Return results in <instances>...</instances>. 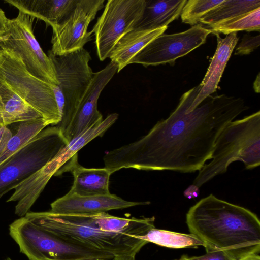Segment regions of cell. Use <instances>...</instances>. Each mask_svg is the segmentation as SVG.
Segmentation results:
<instances>
[{
  "instance_id": "6da1fadb",
  "label": "cell",
  "mask_w": 260,
  "mask_h": 260,
  "mask_svg": "<svg viewBox=\"0 0 260 260\" xmlns=\"http://www.w3.org/2000/svg\"><path fill=\"white\" fill-rule=\"evenodd\" d=\"M200 84L185 92L166 119L132 143L108 151L105 168L111 174L122 168L191 173L211 159L223 128L248 109L240 98L224 94L207 97L193 110L188 108Z\"/></svg>"
},
{
  "instance_id": "7a4b0ae2",
  "label": "cell",
  "mask_w": 260,
  "mask_h": 260,
  "mask_svg": "<svg viewBox=\"0 0 260 260\" xmlns=\"http://www.w3.org/2000/svg\"><path fill=\"white\" fill-rule=\"evenodd\" d=\"M35 224L67 242L114 257L136 256L148 242L138 238L155 228V217L122 218L106 212L96 214H58L51 211L24 216Z\"/></svg>"
},
{
  "instance_id": "3957f363",
  "label": "cell",
  "mask_w": 260,
  "mask_h": 260,
  "mask_svg": "<svg viewBox=\"0 0 260 260\" xmlns=\"http://www.w3.org/2000/svg\"><path fill=\"white\" fill-rule=\"evenodd\" d=\"M186 219L207 252L223 251L235 260L259 253L260 221L247 208L210 194L189 208Z\"/></svg>"
},
{
  "instance_id": "277c9868",
  "label": "cell",
  "mask_w": 260,
  "mask_h": 260,
  "mask_svg": "<svg viewBox=\"0 0 260 260\" xmlns=\"http://www.w3.org/2000/svg\"><path fill=\"white\" fill-rule=\"evenodd\" d=\"M211 161L199 171L193 184L199 187L225 173L229 165L242 161L246 169L260 165V112L230 122L218 136Z\"/></svg>"
},
{
  "instance_id": "5b68a950",
  "label": "cell",
  "mask_w": 260,
  "mask_h": 260,
  "mask_svg": "<svg viewBox=\"0 0 260 260\" xmlns=\"http://www.w3.org/2000/svg\"><path fill=\"white\" fill-rule=\"evenodd\" d=\"M9 234L19 246L20 252L29 260H111L114 258L111 254L67 242L25 216L10 225Z\"/></svg>"
},
{
  "instance_id": "8992f818",
  "label": "cell",
  "mask_w": 260,
  "mask_h": 260,
  "mask_svg": "<svg viewBox=\"0 0 260 260\" xmlns=\"http://www.w3.org/2000/svg\"><path fill=\"white\" fill-rule=\"evenodd\" d=\"M0 76L9 87L37 112L47 125H56L61 117L51 84L27 70L21 57L0 42Z\"/></svg>"
},
{
  "instance_id": "52a82bcc",
  "label": "cell",
  "mask_w": 260,
  "mask_h": 260,
  "mask_svg": "<svg viewBox=\"0 0 260 260\" xmlns=\"http://www.w3.org/2000/svg\"><path fill=\"white\" fill-rule=\"evenodd\" d=\"M68 143L55 125L40 131L0 165V199L45 166Z\"/></svg>"
},
{
  "instance_id": "ba28073f",
  "label": "cell",
  "mask_w": 260,
  "mask_h": 260,
  "mask_svg": "<svg viewBox=\"0 0 260 260\" xmlns=\"http://www.w3.org/2000/svg\"><path fill=\"white\" fill-rule=\"evenodd\" d=\"M48 56L53 64L58 83L57 86L64 97V105L61 119L55 125L64 136L94 75L89 65L91 57L84 48L58 56L49 50Z\"/></svg>"
},
{
  "instance_id": "9c48e42d",
  "label": "cell",
  "mask_w": 260,
  "mask_h": 260,
  "mask_svg": "<svg viewBox=\"0 0 260 260\" xmlns=\"http://www.w3.org/2000/svg\"><path fill=\"white\" fill-rule=\"evenodd\" d=\"M145 0H109L91 32L101 61L109 57L119 40L134 29L142 16Z\"/></svg>"
},
{
  "instance_id": "30bf717a",
  "label": "cell",
  "mask_w": 260,
  "mask_h": 260,
  "mask_svg": "<svg viewBox=\"0 0 260 260\" xmlns=\"http://www.w3.org/2000/svg\"><path fill=\"white\" fill-rule=\"evenodd\" d=\"M35 18L21 11L16 17L9 19V37L2 42L22 58L27 70L32 75L53 85H58L52 62L43 51L33 31Z\"/></svg>"
},
{
  "instance_id": "8fae6325",
  "label": "cell",
  "mask_w": 260,
  "mask_h": 260,
  "mask_svg": "<svg viewBox=\"0 0 260 260\" xmlns=\"http://www.w3.org/2000/svg\"><path fill=\"white\" fill-rule=\"evenodd\" d=\"M210 29L198 24L183 32L162 34L142 49L130 61L144 67L169 63L205 43Z\"/></svg>"
},
{
  "instance_id": "7c38bea8",
  "label": "cell",
  "mask_w": 260,
  "mask_h": 260,
  "mask_svg": "<svg viewBox=\"0 0 260 260\" xmlns=\"http://www.w3.org/2000/svg\"><path fill=\"white\" fill-rule=\"evenodd\" d=\"M105 0H78L70 16L52 27L51 52L62 55L80 50L91 39L88 25L98 12L104 7Z\"/></svg>"
},
{
  "instance_id": "4fadbf2b",
  "label": "cell",
  "mask_w": 260,
  "mask_h": 260,
  "mask_svg": "<svg viewBox=\"0 0 260 260\" xmlns=\"http://www.w3.org/2000/svg\"><path fill=\"white\" fill-rule=\"evenodd\" d=\"M117 71V64L110 61L103 69L94 73L64 135L68 143L103 120L97 108L98 101L102 91Z\"/></svg>"
},
{
  "instance_id": "5bb4252c",
  "label": "cell",
  "mask_w": 260,
  "mask_h": 260,
  "mask_svg": "<svg viewBox=\"0 0 260 260\" xmlns=\"http://www.w3.org/2000/svg\"><path fill=\"white\" fill-rule=\"evenodd\" d=\"M150 204L149 201H127L111 193L81 196L68 192L51 204L50 211L58 214L89 215Z\"/></svg>"
},
{
  "instance_id": "9a60e30c",
  "label": "cell",
  "mask_w": 260,
  "mask_h": 260,
  "mask_svg": "<svg viewBox=\"0 0 260 260\" xmlns=\"http://www.w3.org/2000/svg\"><path fill=\"white\" fill-rule=\"evenodd\" d=\"M217 46L206 75L200 84L201 88L188 109L193 110L207 97L216 91L218 83L234 49L238 41L237 32L226 35L222 39L216 34Z\"/></svg>"
},
{
  "instance_id": "2e32d148",
  "label": "cell",
  "mask_w": 260,
  "mask_h": 260,
  "mask_svg": "<svg viewBox=\"0 0 260 260\" xmlns=\"http://www.w3.org/2000/svg\"><path fill=\"white\" fill-rule=\"evenodd\" d=\"M5 3L43 21L52 28L63 22L71 14L78 0H5Z\"/></svg>"
},
{
  "instance_id": "e0dca14e",
  "label": "cell",
  "mask_w": 260,
  "mask_h": 260,
  "mask_svg": "<svg viewBox=\"0 0 260 260\" xmlns=\"http://www.w3.org/2000/svg\"><path fill=\"white\" fill-rule=\"evenodd\" d=\"M69 171L74 177L73 185L69 193L81 196L110 194L109 184L112 174L106 168H84L79 164L76 155L69 165L67 172Z\"/></svg>"
},
{
  "instance_id": "ac0fdd59",
  "label": "cell",
  "mask_w": 260,
  "mask_h": 260,
  "mask_svg": "<svg viewBox=\"0 0 260 260\" xmlns=\"http://www.w3.org/2000/svg\"><path fill=\"white\" fill-rule=\"evenodd\" d=\"M145 7L134 29L149 30L168 26L181 15L186 0H145Z\"/></svg>"
},
{
  "instance_id": "d6986e66",
  "label": "cell",
  "mask_w": 260,
  "mask_h": 260,
  "mask_svg": "<svg viewBox=\"0 0 260 260\" xmlns=\"http://www.w3.org/2000/svg\"><path fill=\"white\" fill-rule=\"evenodd\" d=\"M168 28L165 26L160 28L143 30L133 29L123 36L118 42L111 53V61L118 66L119 72L147 44L158 36L162 35Z\"/></svg>"
},
{
  "instance_id": "ffe728a7",
  "label": "cell",
  "mask_w": 260,
  "mask_h": 260,
  "mask_svg": "<svg viewBox=\"0 0 260 260\" xmlns=\"http://www.w3.org/2000/svg\"><path fill=\"white\" fill-rule=\"evenodd\" d=\"M13 135L7 126L3 127L0 136V165L21 149L48 125L43 118L17 123Z\"/></svg>"
},
{
  "instance_id": "44dd1931",
  "label": "cell",
  "mask_w": 260,
  "mask_h": 260,
  "mask_svg": "<svg viewBox=\"0 0 260 260\" xmlns=\"http://www.w3.org/2000/svg\"><path fill=\"white\" fill-rule=\"evenodd\" d=\"M0 99L3 106L1 120L4 126L42 118L9 87L1 76Z\"/></svg>"
},
{
  "instance_id": "7402d4cb",
  "label": "cell",
  "mask_w": 260,
  "mask_h": 260,
  "mask_svg": "<svg viewBox=\"0 0 260 260\" xmlns=\"http://www.w3.org/2000/svg\"><path fill=\"white\" fill-rule=\"evenodd\" d=\"M260 7L259 0H223L204 15L200 23L210 27L217 26Z\"/></svg>"
},
{
  "instance_id": "603a6c76",
  "label": "cell",
  "mask_w": 260,
  "mask_h": 260,
  "mask_svg": "<svg viewBox=\"0 0 260 260\" xmlns=\"http://www.w3.org/2000/svg\"><path fill=\"white\" fill-rule=\"evenodd\" d=\"M138 238L148 243L171 248L204 247L203 242L191 233H180L155 228L151 229L145 235Z\"/></svg>"
},
{
  "instance_id": "cb8c5ba5",
  "label": "cell",
  "mask_w": 260,
  "mask_h": 260,
  "mask_svg": "<svg viewBox=\"0 0 260 260\" xmlns=\"http://www.w3.org/2000/svg\"><path fill=\"white\" fill-rule=\"evenodd\" d=\"M210 29L211 33L215 35H228L241 30L259 31L260 7Z\"/></svg>"
},
{
  "instance_id": "d4e9b609",
  "label": "cell",
  "mask_w": 260,
  "mask_h": 260,
  "mask_svg": "<svg viewBox=\"0 0 260 260\" xmlns=\"http://www.w3.org/2000/svg\"><path fill=\"white\" fill-rule=\"evenodd\" d=\"M223 0H189L184 5L181 18L182 22L191 25L199 23L206 13L221 3Z\"/></svg>"
},
{
  "instance_id": "484cf974",
  "label": "cell",
  "mask_w": 260,
  "mask_h": 260,
  "mask_svg": "<svg viewBox=\"0 0 260 260\" xmlns=\"http://www.w3.org/2000/svg\"><path fill=\"white\" fill-rule=\"evenodd\" d=\"M260 45V36L247 34L243 36L235 51V55H247L257 49Z\"/></svg>"
},
{
  "instance_id": "4316f807",
  "label": "cell",
  "mask_w": 260,
  "mask_h": 260,
  "mask_svg": "<svg viewBox=\"0 0 260 260\" xmlns=\"http://www.w3.org/2000/svg\"><path fill=\"white\" fill-rule=\"evenodd\" d=\"M183 260H235L223 251H213L207 252L205 254L198 256L188 257L182 256Z\"/></svg>"
},
{
  "instance_id": "83f0119b",
  "label": "cell",
  "mask_w": 260,
  "mask_h": 260,
  "mask_svg": "<svg viewBox=\"0 0 260 260\" xmlns=\"http://www.w3.org/2000/svg\"><path fill=\"white\" fill-rule=\"evenodd\" d=\"M199 194V187L194 184L189 186L183 192L184 197L188 199L197 198Z\"/></svg>"
},
{
  "instance_id": "f1b7e54d",
  "label": "cell",
  "mask_w": 260,
  "mask_h": 260,
  "mask_svg": "<svg viewBox=\"0 0 260 260\" xmlns=\"http://www.w3.org/2000/svg\"><path fill=\"white\" fill-rule=\"evenodd\" d=\"M9 18L6 17L5 12L0 8V37L8 34L7 23Z\"/></svg>"
},
{
  "instance_id": "f546056e",
  "label": "cell",
  "mask_w": 260,
  "mask_h": 260,
  "mask_svg": "<svg viewBox=\"0 0 260 260\" xmlns=\"http://www.w3.org/2000/svg\"><path fill=\"white\" fill-rule=\"evenodd\" d=\"M136 256L132 255H122L115 256L111 260H136Z\"/></svg>"
},
{
  "instance_id": "4dcf8cb0",
  "label": "cell",
  "mask_w": 260,
  "mask_h": 260,
  "mask_svg": "<svg viewBox=\"0 0 260 260\" xmlns=\"http://www.w3.org/2000/svg\"><path fill=\"white\" fill-rule=\"evenodd\" d=\"M259 74H258L256 78V79L253 83V88H254V91L257 92V93H259V90H260V87H259V85H260V83H259Z\"/></svg>"
},
{
  "instance_id": "1f68e13d",
  "label": "cell",
  "mask_w": 260,
  "mask_h": 260,
  "mask_svg": "<svg viewBox=\"0 0 260 260\" xmlns=\"http://www.w3.org/2000/svg\"><path fill=\"white\" fill-rule=\"evenodd\" d=\"M241 260H260L259 253H254L251 254Z\"/></svg>"
},
{
  "instance_id": "d6a6232c",
  "label": "cell",
  "mask_w": 260,
  "mask_h": 260,
  "mask_svg": "<svg viewBox=\"0 0 260 260\" xmlns=\"http://www.w3.org/2000/svg\"><path fill=\"white\" fill-rule=\"evenodd\" d=\"M3 104H2L1 99H0V122H1L2 123V120H1V117H2V114L3 112Z\"/></svg>"
},
{
  "instance_id": "836d02e7",
  "label": "cell",
  "mask_w": 260,
  "mask_h": 260,
  "mask_svg": "<svg viewBox=\"0 0 260 260\" xmlns=\"http://www.w3.org/2000/svg\"><path fill=\"white\" fill-rule=\"evenodd\" d=\"M2 127H4L3 125L1 122H0V128H2Z\"/></svg>"
},
{
  "instance_id": "e575fe53",
  "label": "cell",
  "mask_w": 260,
  "mask_h": 260,
  "mask_svg": "<svg viewBox=\"0 0 260 260\" xmlns=\"http://www.w3.org/2000/svg\"><path fill=\"white\" fill-rule=\"evenodd\" d=\"M5 260H12V259H11L9 257H8L6 259H5Z\"/></svg>"
},
{
  "instance_id": "d590c367",
  "label": "cell",
  "mask_w": 260,
  "mask_h": 260,
  "mask_svg": "<svg viewBox=\"0 0 260 260\" xmlns=\"http://www.w3.org/2000/svg\"><path fill=\"white\" fill-rule=\"evenodd\" d=\"M179 260H183V259L181 257Z\"/></svg>"
}]
</instances>
